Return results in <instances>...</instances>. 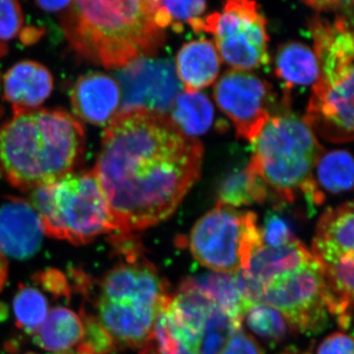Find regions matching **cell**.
I'll return each mask as SVG.
<instances>
[{
  "label": "cell",
  "mask_w": 354,
  "mask_h": 354,
  "mask_svg": "<svg viewBox=\"0 0 354 354\" xmlns=\"http://www.w3.org/2000/svg\"><path fill=\"white\" fill-rule=\"evenodd\" d=\"M169 113L171 122L192 138L208 131L214 120L212 102L200 92L179 93Z\"/></svg>",
  "instance_id": "obj_23"
},
{
  "label": "cell",
  "mask_w": 354,
  "mask_h": 354,
  "mask_svg": "<svg viewBox=\"0 0 354 354\" xmlns=\"http://www.w3.org/2000/svg\"><path fill=\"white\" fill-rule=\"evenodd\" d=\"M44 234L38 212L20 198L8 197L0 205V253L26 259L41 246Z\"/></svg>",
  "instance_id": "obj_14"
},
{
  "label": "cell",
  "mask_w": 354,
  "mask_h": 354,
  "mask_svg": "<svg viewBox=\"0 0 354 354\" xmlns=\"http://www.w3.org/2000/svg\"><path fill=\"white\" fill-rule=\"evenodd\" d=\"M307 6L321 11H337L353 21V0H302Z\"/></svg>",
  "instance_id": "obj_33"
},
{
  "label": "cell",
  "mask_w": 354,
  "mask_h": 354,
  "mask_svg": "<svg viewBox=\"0 0 354 354\" xmlns=\"http://www.w3.org/2000/svg\"><path fill=\"white\" fill-rule=\"evenodd\" d=\"M26 354H36V353H26Z\"/></svg>",
  "instance_id": "obj_37"
},
{
  "label": "cell",
  "mask_w": 354,
  "mask_h": 354,
  "mask_svg": "<svg viewBox=\"0 0 354 354\" xmlns=\"http://www.w3.org/2000/svg\"><path fill=\"white\" fill-rule=\"evenodd\" d=\"M353 205L348 202L326 209L317 223L312 255L321 266L334 264L353 255Z\"/></svg>",
  "instance_id": "obj_16"
},
{
  "label": "cell",
  "mask_w": 354,
  "mask_h": 354,
  "mask_svg": "<svg viewBox=\"0 0 354 354\" xmlns=\"http://www.w3.org/2000/svg\"><path fill=\"white\" fill-rule=\"evenodd\" d=\"M319 77L312 99L332 106L353 104L354 39L351 22L344 16L330 21L316 15L309 20Z\"/></svg>",
  "instance_id": "obj_9"
},
{
  "label": "cell",
  "mask_w": 354,
  "mask_h": 354,
  "mask_svg": "<svg viewBox=\"0 0 354 354\" xmlns=\"http://www.w3.org/2000/svg\"><path fill=\"white\" fill-rule=\"evenodd\" d=\"M193 281L223 313L241 327L244 315L250 306L242 297L236 274L213 272Z\"/></svg>",
  "instance_id": "obj_22"
},
{
  "label": "cell",
  "mask_w": 354,
  "mask_h": 354,
  "mask_svg": "<svg viewBox=\"0 0 354 354\" xmlns=\"http://www.w3.org/2000/svg\"><path fill=\"white\" fill-rule=\"evenodd\" d=\"M73 0H35L37 6L46 12L55 13L66 10Z\"/></svg>",
  "instance_id": "obj_34"
},
{
  "label": "cell",
  "mask_w": 354,
  "mask_h": 354,
  "mask_svg": "<svg viewBox=\"0 0 354 354\" xmlns=\"http://www.w3.org/2000/svg\"><path fill=\"white\" fill-rule=\"evenodd\" d=\"M7 271H8V266H7L6 257H4L0 253V290L3 288L7 278Z\"/></svg>",
  "instance_id": "obj_35"
},
{
  "label": "cell",
  "mask_w": 354,
  "mask_h": 354,
  "mask_svg": "<svg viewBox=\"0 0 354 354\" xmlns=\"http://www.w3.org/2000/svg\"><path fill=\"white\" fill-rule=\"evenodd\" d=\"M84 148L85 130L73 114L15 111L0 127V176L25 191L50 185L75 171Z\"/></svg>",
  "instance_id": "obj_3"
},
{
  "label": "cell",
  "mask_w": 354,
  "mask_h": 354,
  "mask_svg": "<svg viewBox=\"0 0 354 354\" xmlns=\"http://www.w3.org/2000/svg\"><path fill=\"white\" fill-rule=\"evenodd\" d=\"M24 24V14L18 0H0V41L15 38Z\"/></svg>",
  "instance_id": "obj_30"
},
{
  "label": "cell",
  "mask_w": 354,
  "mask_h": 354,
  "mask_svg": "<svg viewBox=\"0 0 354 354\" xmlns=\"http://www.w3.org/2000/svg\"><path fill=\"white\" fill-rule=\"evenodd\" d=\"M312 258L313 255L299 239L279 248L260 246L251 257L248 268L236 274L242 297L249 306L260 304L266 286Z\"/></svg>",
  "instance_id": "obj_13"
},
{
  "label": "cell",
  "mask_w": 354,
  "mask_h": 354,
  "mask_svg": "<svg viewBox=\"0 0 354 354\" xmlns=\"http://www.w3.org/2000/svg\"><path fill=\"white\" fill-rule=\"evenodd\" d=\"M315 169L314 180L324 190L337 194L353 188V160L346 151H333L321 156Z\"/></svg>",
  "instance_id": "obj_25"
},
{
  "label": "cell",
  "mask_w": 354,
  "mask_h": 354,
  "mask_svg": "<svg viewBox=\"0 0 354 354\" xmlns=\"http://www.w3.org/2000/svg\"><path fill=\"white\" fill-rule=\"evenodd\" d=\"M263 246L279 248L297 241L288 223L274 213L268 214L264 225L261 228Z\"/></svg>",
  "instance_id": "obj_29"
},
{
  "label": "cell",
  "mask_w": 354,
  "mask_h": 354,
  "mask_svg": "<svg viewBox=\"0 0 354 354\" xmlns=\"http://www.w3.org/2000/svg\"><path fill=\"white\" fill-rule=\"evenodd\" d=\"M214 95L218 108L234 122L237 135L251 143L271 118V86L251 72L228 70L216 82Z\"/></svg>",
  "instance_id": "obj_12"
},
{
  "label": "cell",
  "mask_w": 354,
  "mask_h": 354,
  "mask_svg": "<svg viewBox=\"0 0 354 354\" xmlns=\"http://www.w3.org/2000/svg\"><path fill=\"white\" fill-rule=\"evenodd\" d=\"M162 0H73L60 19L65 38L80 57L121 69L153 57L164 46L158 24Z\"/></svg>",
  "instance_id": "obj_2"
},
{
  "label": "cell",
  "mask_w": 354,
  "mask_h": 354,
  "mask_svg": "<svg viewBox=\"0 0 354 354\" xmlns=\"http://www.w3.org/2000/svg\"><path fill=\"white\" fill-rule=\"evenodd\" d=\"M220 354H264L259 344L241 329L230 334Z\"/></svg>",
  "instance_id": "obj_31"
},
{
  "label": "cell",
  "mask_w": 354,
  "mask_h": 354,
  "mask_svg": "<svg viewBox=\"0 0 354 354\" xmlns=\"http://www.w3.org/2000/svg\"><path fill=\"white\" fill-rule=\"evenodd\" d=\"M169 297L151 263L127 260L102 279L95 319L114 346L142 348L152 335Z\"/></svg>",
  "instance_id": "obj_4"
},
{
  "label": "cell",
  "mask_w": 354,
  "mask_h": 354,
  "mask_svg": "<svg viewBox=\"0 0 354 354\" xmlns=\"http://www.w3.org/2000/svg\"><path fill=\"white\" fill-rule=\"evenodd\" d=\"M188 244L197 262L225 274L246 270L254 252L263 245L255 214L223 205H216L195 223Z\"/></svg>",
  "instance_id": "obj_7"
},
{
  "label": "cell",
  "mask_w": 354,
  "mask_h": 354,
  "mask_svg": "<svg viewBox=\"0 0 354 354\" xmlns=\"http://www.w3.org/2000/svg\"><path fill=\"white\" fill-rule=\"evenodd\" d=\"M316 354H353V341L351 335L335 333L326 337Z\"/></svg>",
  "instance_id": "obj_32"
},
{
  "label": "cell",
  "mask_w": 354,
  "mask_h": 354,
  "mask_svg": "<svg viewBox=\"0 0 354 354\" xmlns=\"http://www.w3.org/2000/svg\"><path fill=\"white\" fill-rule=\"evenodd\" d=\"M353 255L322 267L328 311L337 317L342 329L351 323L353 304Z\"/></svg>",
  "instance_id": "obj_19"
},
{
  "label": "cell",
  "mask_w": 354,
  "mask_h": 354,
  "mask_svg": "<svg viewBox=\"0 0 354 354\" xmlns=\"http://www.w3.org/2000/svg\"><path fill=\"white\" fill-rule=\"evenodd\" d=\"M44 234L85 244L115 232L108 204L94 171H72L50 185L32 190Z\"/></svg>",
  "instance_id": "obj_6"
},
{
  "label": "cell",
  "mask_w": 354,
  "mask_h": 354,
  "mask_svg": "<svg viewBox=\"0 0 354 354\" xmlns=\"http://www.w3.org/2000/svg\"><path fill=\"white\" fill-rule=\"evenodd\" d=\"M277 76L288 87L315 84L319 77L315 53L298 41H288L279 46L274 59Z\"/></svg>",
  "instance_id": "obj_21"
},
{
  "label": "cell",
  "mask_w": 354,
  "mask_h": 354,
  "mask_svg": "<svg viewBox=\"0 0 354 354\" xmlns=\"http://www.w3.org/2000/svg\"><path fill=\"white\" fill-rule=\"evenodd\" d=\"M176 354H194V353H193L192 351H190L189 349L183 348V349H181L180 351H179L178 353H176Z\"/></svg>",
  "instance_id": "obj_36"
},
{
  "label": "cell",
  "mask_w": 354,
  "mask_h": 354,
  "mask_svg": "<svg viewBox=\"0 0 354 354\" xmlns=\"http://www.w3.org/2000/svg\"><path fill=\"white\" fill-rule=\"evenodd\" d=\"M53 88L50 70L32 60L13 65L3 78L4 97L12 104L14 111L38 109Z\"/></svg>",
  "instance_id": "obj_17"
},
{
  "label": "cell",
  "mask_w": 354,
  "mask_h": 354,
  "mask_svg": "<svg viewBox=\"0 0 354 354\" xmlns=\"http://www.w3.org/2000/svg\"><path fill=\"white\" fill-rule=\"evenodd\" d=\"M262 304L283 315L290 329L317 334L328 323L322 267L315 258L274 279L263 291Z\"/></svg>",
  "instance_id": "obj_10"
},
{
  "label": "cell",
  "mask_w": 354,
  "mask_h": 354,
  "mask_svg": "<svg viewBox=\"0 0 354 354\" xmlns=\"http://www.w3.org/2000/svg\"><path fill=\"white\" fill-rule=\"evenodd\" d=\"M244 318L256 335L271 342H281L290 329L283 315L270 305L255 304L247 310Z\"/></svg>",
  "instance_id": "obj_27"
},
{
  "label": "cell",
  "mask_w": 354,
  "mask_h": 354,
  "mask_svg": "<svg viewBox=\"0 0 354 354\" xmlns=\"http://www.w3.org/2000/svg\"><path fill=\"white\" fill-rule=\"evenodd\" d=\"M203 147L162 114L121 111L104 132L94 174L115 232L129 234L176 212L201 174Z\"/></svg>",
  "instance_id": "obj_1"
},
{
  "label": "cell",
  "mask_w": 354,
  "mask_h": 354,
  "mask_svg": "<svg viewBox=\"0 0 354 354\" xmlns=\"http://www.w3.org/2000/svg\"><path fill=\"white\" fill-rule=\"evenodd\" d=\"M201 32L215 37L216 50L234 69L269 64L267 21L255 0H225L221 13L203 18Z\"/></svg>",
  "instance_id": "obj_8"
},
{
  "label": "cell",
  "mask_w": 354,
  "mask_h": 354,
  "mask_svg": "<svg viewBox=\"0 0 354 354\" xmlns=\"http://www.w3.org/2000/svg\"><path fill=\"white\" fill-rule=\"evenodd\" d=\"M176 64L177 78L185 91L198 92L215 82L221 58L213 41L195 39L179 50Z\"/></svg>",
  "instance_id": "obj_18"
},
{
  "label": "cell",
  "mask_w": 354,
  "mask_h": 354,
  "mask_svg": "<svg viewBox=\"0 0 354 354\" xmlns=\"http://www.w3.org/2000/svg\"><path fill=\"white\" fill-rule=\"evenodd\" d=\"M118 77L120 113L143 111L167 115L183 87L174 64L165 58H139L121 68Z\"/></svg>",
  "instance_id": "obj_11"
},
{
  "label": "cell",
  "mask_w": 354,
  "mask_h": 354,
  "mask_svg": "<svg viewBox=\"0 0 354 354\" xmlns=\"http://www.w3.org/2000/svg\"><path fill=\"white\" fill-rule=\"evenodd\" d=\"M266 197L267 185L249 162L245 169L232 174L221 184L218 205L236 208L263 202Z\"/></svg>",
  "instance_id": "obj_24"
},
{
  "label": "cell",
  "mask_w": 354,
  "mask_h": 354,
  "mask_svg": "<svg viewBox=\"0 0 354 354\" xmlns=\"http://www.w3.org/2000/svg\"><path fill=\"white\" fill-rule=\"evenodd\" d=\"M252 143L250 164L283 201L304 194L309 205L322 204L313 174L323 148L304 118L288 111L271 116Z\"/></svg>",
  "instance_id": "obj_5"
},
{
  "label": "cell",
  "mask_w": 354,
  "mask_h": 354,
  "mask_svg": "<svg viewBox=\"0 0 354 354\" xmlns=\"http://www.w3.org/2000/svg\"><path fill=\"white\" fill-rule=\"evenodd\" d=\"M84 330L83 319L72 310L59 306L48 311L35 335L41 348L58 354L68 353L81 344Z\"/></svg>",
  "instance_id": "obj_20"
},
{
  "label": "cell",
  "mask_w": 354,
  "mask_h": 354,
  "mask_svg": "<svg viewBox=\"0 0 354 354\" xmlns=\"http://www.w3.org/2000/svg\"><path fill=\"white\" fill-rule=\"evenodd\" d=\"M206 7V0H162L158 22L164 30L171 27L179 32L184 24L201 19Z\"/></svg>",
  "instance_id": "obj_28"
},
{
  "label": "cell",
  "mask_w": 354,
  "mask_h": 354,
  "mask_svg": "<svg viewBox=\"0 0 354 354\" xmlns=\"http://www.w3.org/2000/svg\"><path fill=\"white\" fill-rule=\"evenodd\" d=\"M14 315L18 327L35 334L44 323L50 308L43 293L31 286H22L13 300Z\"/></svg>",
  "instance_id": "obj_26"
},
{
  "label": "cell",
  "mask_w": 354,
  "mask_h": 354,
  "mask_svg": "<svg viewBox=\"0 0 354 354\" xmlns=\"http://www.w3.org/2000/svg\"><path fill=\"white\" fill-rule=\"evenodd\" d=\"M71 104L82 120L95 125L106 124L115 118L120 109V83L101 72L85 74L72 88Z\"/></svg>",
  "instance_id": "obj_15"
}]
</instances>
